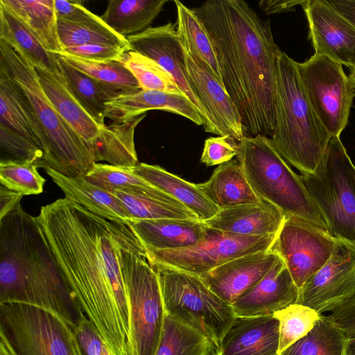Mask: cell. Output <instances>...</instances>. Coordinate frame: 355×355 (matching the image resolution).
<instances>
[{"label":"cell","mask_w":355,"mask_h":355,"mask_svg":"<svg viewBox=\"0 0 355 355\" xmlns=\"http://www.w3.org/2000/svg\"><path fill=\"white\" fill-rule=\"evenodd\" d=\"M0 162H32L36 165L43 153L28 139L0 125Z\"/></svg>","instance_id":"ee69618b"},{"label":"cell","mask_w":355,"mask_h":355,"mask_svg":"<svg viewBox=\"0 0 355 355\" xmlns=\"http://www.w3.org/2000/svg\"><path fill=\"white\" fill-rule=\"evenodd\" d=\"M327 1L355 26V0H327Z\"/></svg>","instance_id":"f5cc1de1"},{"label":"cell","mask_w":355,"mask_h":355,"mask_svg":"<svg viewBox=\"0 0 355 355\" xmlns=\"http://www.w3.org/2000/svg\"><path fill=\"white\" fill-rule=\"evenodd\" d=\"M54 312L73 329L87 320L70 293L37 220L18 203L0 218V303Z\"/></svg>","instance_id":"3957f363"},{"label":"cell","mask_w":355,"mask_h":355,"mask_svg":"<svg viewBox=\"0 0 355 355\" xmlns=\"http://www.w3.org/2000/svg\"><path fill=\"white\" fill-rule=\"evenodd\" d=\"M275 112L271 138L275 148L302 175L313 173L331 136L309 102L297 62L282 51L277 62Z\"/></svg>","instance_id":"5b68a950"},{"label":"cell","mask_w":355,"mask_h":355,"mask_svg":"<svg viewBox=\"0 0 355 355\" xmlns=\"http://www.w3.org/2000/svg\"><path fill=\"white\" fill-rule=\"evenodd\" d=\"M301 83L318 119L331 137H340L345 128L355 97V85L343 65L314 53L297 62Z\"/></svg>","instance_id":"8fae6325"},{"label":"cell","mask_w":355,"mask_h":355,"mask_svg":"<svg viewBox=\"0 0 355 355\" xmlns=\"http://www.w3.org/2000/svg\"><path fill=\"white\" fill-rule=\"evenodd\" d=\"M230 135L209 137L204 144L200 162L207 166L220 165L238 154L239 143Z\"/></svg>","instance_id":"f6af8a7d"},{"label":"cell","mask_w":355,"mask_h":355,"mask_svg":"<svg viewBox=\"0 0 355 355\" xmlns=\"http://www.w3.org/2000/svg\"><path fill=\"white\" fill-rule=\"evenodd\" d=\"M339 241L319 226L286 215L270 250L283 259L300 291L325 264Z\"/></svg>","instance_id":"4fadbf2b"},{"label":"cell","mask_w":355,"mask_h":355,"mask_svg":"<svg viewBox=\"0 0 355 355\" xmlns=\"http://www.w3.org/2000/svg\"><path fill=\"white\" fill-rule=\"evenodd\" d=\"M143 114L124 121L101 126L99 135L91 143L96 163L106 162L116 166L132 168L138 164L134 135Z\"/></svg>","instance_id":"83f0119b"},{"label":"cell","mask_w":355,"mask_h":355,"mask_svg":"<svg viewBox=\"0 0 355 355\" xmlns=\"http://www.w3.org/2000/svg\"><path fill=\"white\" fill-rule=\"evenodd\" d=\"M277 234L243 236L207 226L204 238L194 245L177 250H144L153 268H169L200 276L241 256L270 250Z\"/></svg>","instance_id":"7c38bea8"},{"label":"cell","mask_w":355,"mask_h":355,"mask_svg":"<svg viewBox=\"0 0 355 355\" xmlns=\"http://www.w3.org/2000/svg\"><path fill=\"white\" fill-rule=\"evenodd\" d=\"M300 178L329 233L355 248V166L340 137L330 138L314 172Z\"/></svg>","instance_id":"52a82bcc"},{"label":"cell","mask_w":355,"mask_h":355,"mask_svg":"<svg viewBox=\"0 0 355 355\" xmlns=\"http://www.w3.org/2000/svg\"><path fill=\"white\" fill-rule=\"evenodd\" d=\"M57 17L73 24L104 26L101 17L85 8L78 1L54 0Z\"/></svg>","instance_id":"c3c4849f"},{"label":"cell","mask_w":355,"mask_h":355,"mask_svg":"<svg viewBox=\"0 0 355 355\" xmlns=\"http://www.w3.org/2000/svg\"><path fill=\"white\" fill-rule=\"evenodd\" d=\"M351 75H350V78H352L354 85H355V67L351 69Z\"/></svg>","instance_id":"9f6ffc18"},{"label":"cell","mask_w":355,"mask_h":355,"mask_svg":"<svg viewBox=\"0 0 355 355\" xmlns=\"http://www.w3.org/2000/svg\"><path fill=\"white\" fill-rule=\"evenodd\" d=\"M177 10V32L183 46L197 53L223 83L216 51L209 34L192 9L174 1Z\"/></svg>","instance_id":"d590c367"},{"label":"cell","mask_w":355,"mask_h":355,"mask_svg":"<svg viewBox=\"0 0 355 355\" xmlns=\"http://www.w3.org/2000/svg\"><path fill=\"white\" fill-rule=\"evenodd\" d=\"M89 182L112 193L115 190H141L153 187L136 175L132 168L96 163L85 175Z\"/></svg>","instance_id":"b9f144b4"},{"label":"cell","mask_w":355,"mask_h":355,"mask_svg":"<svg viewBox=\"0 0 355 355\" xmlns=\"http://www.w3.org/2000/svg\"><path fill=\"white\" fill-rule=\"evenodd\" d=\"M112 193L121 202L130 221L160 218L198 220L187 207L166 193L150 194L117 189Z\"/></svg>","instance_id":"836d02e7"},{"label":"cell","mask_w":355,"mask_h":355,"mask_svg":"<svg viewBox=\"0 0 355 355\" xmlns=\"http://www.w3.org/2000/svg\"><path fill=\"white\" fill-rule=\"evenodd\" d=\"M58 30L62 49L70 46L101 44L119 46L130 51L127 39L115 33L107 25H81L58 19Z\"/></svg>","instance_id":"ab89813d"},{"label":"cell","mask_w":355,"mask_h":355,"mask_svg":"<svg viewBox=\"0 0 355 355\" xmlns=\"http://www.w3.org/2000/svg\"><path fill=\"white\" fill-rule=\"evenodd\" d=\"M286 215L272 204L261 200L220 209L214 217L204 221L208 227L224 233L243 236L277 234Z\"/></svg>","instance_id":"7402d4cb"},{"label":"cell","mask_w":355,"mask_h":355,"mask_svg":"<svg viewBox=\"0 0 355 355\" xmlns=\"http://www.w3.org/2000/svg\"><path fill=\"white\" fill-rule=\"evenodd\" d=\"M309 37L315 53L327 56L350 69L355 67V26L327 0L303 1Z\"/></svg>","instance_id":"2e32d148"},{"label":"cell","mask_w":355,"mask_h":355,"mask_svg":"<svg viewBox=\"0 0 355 355\" xmlns=\"http://www.w3.org/2000/svg\"><path fill=\"white\" fill-rule=\"evenodd\" d=\"M0 337L14 355H80L65 320L28 304L0 303Z\"/></svg>","instance_id":"30bf717a"},{"label":"cell","mask_w":355,"mask_h":355,"mask_svg":"<svg viewBox=\"0 0 355 355\" xmlns=\"http://www.w3.org/2000/svg\"><path fill=\"white\" fill-rule=\"evenodd\" d=\"M207 338L166 313L160 341L155 355H217Z\"/></svg>","instance_id":"e575fe53"},{"label":"cell","mask_w":355,"mask_h":355,"mask_svg":"<svg viewBox=\"0 0 355 355\" xmlns=\"http://www.w3.org/2000/svg\"><path fill=\"white\" fill-rule=\"evenodd\" d=\"M119 60L135 77L142 90L183 94L173 76L150 58L130 50Z\"/></svg>","instance_id":"f35d334b"},{"label":"cell","mask_w":355,"mask_h":355,"mask_svg":"<svg viewBox=\"0 0 355 355\" xmlns=\"http://www.w3.org/2000/svg\"><path fill=\"white\" fill-rule=\"evenodd\" d=\"M183 48L190 84L207 116L209 132L239 141L245 136L241 116L223 83L197 53Z\"/></svg>","instance_id":"9a60e30c"},{"label":"cell","mask_w":355,"mask_h":355,"mask_svg":"<svg viewBox=\"0 0 355 355\" xmlns=\"http://www.w3.org/2000/svg\"><path fill=\"white\" fill-rule=\"evenodd\" d=\"M355 296V248L339 241L325 264L299 291L296 304L320 315L332 313Z\"/></svg>","instance_id":"5bb4252c"},{"label":"cell","mask_w":355,"mask_h":355,"mask_svg":"<svg viewBox=\"0 0 355 355\" xmlns=\"http://www.w3.org/2000/svg\"><path fill=\"white\" fill-rule=\"evenodd\" d=\"M24 196L11 191L3 185L0 187V218L10 212L18 203L21 202Z\"/></svg>","instance_id":"f907efd6"},{"label":"cell","mask_w":355,"mask_h":355,"mask_svg":"<svg viewBox=\"0 0 355 355\" xmlns=\"http://www.w3.org/2000/svg\"><path fill=\"white\" fill-rule=\"evenodd\" d=\"M0 39L23 55L35 69L62 76L56 54L48 51L29 29L1 3Z\"/></svg>","instance_id":"f546056e"},{"label":"cell","mask_w":355,"mask_h":355,"mask_svg":"<svg viewBox=\"0 0 355 355\" xmlns=\"http://www.w3.org/2000/svg\"><path fill=\"white\" fill-rule=\"evenodd\" d=\"M326 316L346 335L355 334V296Z\"/></svg>","instance_id":"681fc988"},{"label":"cell","mask_w":355,"mask_h":355,"mask_svg":"<svg viewBox=\"0 0 355 355\" xmlns=\"http://www.w3.org/2000/svg\"><path fill=\"white\" fill-rule=\"evenodd\" d=\"M167 2V0H110L100 17L112 31L126 37L149 28Z\"/></svg>","instance_id":"1f68e13d"},{"label":"cell","mask_w":355,"mask_h":355,"mask_svg":"<svg viewBox=\"0 0 355 355\" xmlns=\"http://www.w3.org/2000/svg\"><path fill=\"white\" fill-rule=\"evenodd\" d=\"M49 52L62 51L54 0H0Z\"/></svg>","instance_id":"4dcf8cb0"},{"label":"cell","mask_w":355,"mask_h":355,"mask_svg":"<svg viewBox=\"0 0 355 355\" xmlns=\"http://www.w3.org/2000/svg\"><path fill=\"white\" fill-rule=\"evenodd\" d=\"M197 186L220 209L261 201L247 180L238 159L218 165L208 180Z\"/></svg>","instance_id":"484cf974"},{"label":"cell","mask_w":355,"mask_h":355,"mask_svg":"<svg viewBox=\"0 0 355 355\" xmlns=\"http://www.w3.org/2000/svg\"><path fill=\"white\" fill-rule=\"evenodd\" d=\"M0 70L16 85L40 128L44 152L37 167L68 177H85L96 164L91 146L54 108L42 89L35 68L2 40Z\"/></svg>","instance_id":"277c9868"},{"label":"cell","mask_w":355,"mask_h":355,"mask_svg":"<svg viewBox=\"0 0 355 355\" xmlns=\"http://www.w3.org/2000/svg\"><path fill=\"white\" fill-rule=\"evenodd\" d=\"M56 55L69 92L98 124L101 126L105 125L107 112L106 103L123 94L76 69L61 55Z\"/></svg>","instance_id":"f1b7e54d"},{"label":"cell","mask_w":355,"mask_h":355,"mask_svg":"<svg viewBox=\"0 0 355 355\" xmlns=\"http://www.w3.org/2000/svg\"><path fill=\"white\" fill-rule=\"evenodd\" d=\"M346 335L326 315L313 328L279 355H344Z\"/></svg>","instance_id":"8d00e7d4"},{"label":"cell","mask_w":355,"mask_h":355,"mask_svg":"<svg viewBox=\"0 0 355 355\" xmlns=\"http://www.w3.org/2000/svg\"><path fill=\"white\" fill-rule=\"evenodd\" d=\"M272 315L279 321V355L305 336L320 317L314 309L296 303L273 313Z\"/></svg>","instance_id":"60d3db41"},{"label":"cell","mask_w":355,"mask_h":355,"mask_svg":"<svg viewBox=\"0 0 355 355\" xmlns=\"http://www.w3.org/2000/svg\"><path fill=\"white\" fill-rule=\"evenodd\" d=\"M133 172L149 184L164 191L192 211L204 222L220 209L198 187L157 165L138 163Z\"/></svg>","instance_id":"d4e9b609"},{"label":"cell","mask_w":355,"mask_h":355,"mask_svg":"<svg viewBox=\"0 0 355 355\" xmlns=\"http://www.w3.org/2000/svg\"><path fill=\"white\" fill-rule=\"evenodd\" d=\"M35 69L42 89L54 108L67 124L91 146V143L99 135L101 125L89 116L71 94L62 76L45 69Z\"/></svg>","instance_id":"4316f807"},{"label":"cell","mask_w":355,"mask_h":355,"mask_svg":"<svg viewBox=\"0 0 355 355\" xmlns=\"http://www.w3.org/2000/svg\"><path fill=\"white\" fill-rule=\"evenodd\" d=\"M120 263L137 355H155L166 314L158 275L137 236L122 248Z\"/></svg>","instance_id":"ba28073f"},{"label":"cell","mask_w":355,"mask_h":355,"mask_svg":"<svg viewBox=\"0 0 355 355\" xmlns=\"http://www.w3.org/2000/svg\"><path fill=\"white\" fill-rule=\"evenodd\" d=\"M277 257L270 249L243 255L200 277L219 297L232 305L266 275Z\"/></svg>","instance_id":"d6986e66"},{"label":"cell","mask_w":355,"mask_h":355,"mask_svg":"<svg viewBox=\"0 0 355 355\" xmlns=\"http://www.w3.org/2000/svg\"><path fill=\"white\" fill-rule=\"evenodd\" d=\"M73 331L80 355H114L88 320Z\"/></svg>","instance_id":"7dc6e473"},{"label":"cell","mask_w":355,"mask_h":355,"mask_svg":"<svg viewBox=\"0 0 355 355\" xmlns=\"http://www.w3.org/2000/svg\"><path fill=\"white\" fill-rule=\"evenodd\" d=\"M344 355H355V334L346 335Z\"/></svg>","instance_id":"db71d44e"},{"label":"cell","mask_w":355,"mask_h":355,"mask_svg":"<svg viewBox=\"0 0 355 355\" xmlns=\"http://www.w3.org/2000/svg\"><path fill=\"white\" fill-rule=\"evenodd\" d=\"M0 182L24 196L42 193L46 180L35 163L0 162Z\"/></svg>","instance_id":"7bdbcfd3"},{"label":"cell","mask_w":355,"mask_h":355,"mask_svg":"<svg viewBox=\"0 0 355 355\" xmlns=\"http://www.w3.org/2000/svg\"><path fill=\"white\" fill-rule=\"evenodd\" d=\"M45 171L68 200L98 216L128 225L130 217L121 202L112 193L89 182L85 177H68L49 168Z\"/></svg>","instance_id":"cb8c5ba5"},{"label":"cell","mask_w":355,"mask_h":355,"mask_svg":"<svg viewBox=\"0 0 355 355\" xmlns=\"http://www.w3.org/2000/svg\"><path fill=\"white\" fill-rule=\"evenodd\" d=\"M298 295V288L278 255L266 275L231 306L237 317L269 315L295 304Z\"/></svg>","instance_id":"ac0fdd59"},{"label":"cell","mask_w":355,"mask_h":355,"mask_svg":"<svg viewBox=\"0 0 355 355\" xmlns=\"http://www.w3.org/2000/svg\"><path fill=\"white\" fill-rule=\"evenodd\" d=\"M303 1L269 0L259 2L260 8L266 14H274L291 10L297 5L302 4Z\"/></svg>","instance_id":"816d5d0a"},{"label":"cell","mask_w":355,"mask_h":355,"mask_svg":"<svg viewBox=\"0 0 355 355\" xmlns=\"http://www.w3.org/2000/svg\"><path fill=\"white\" fill-rule=\"evenodd\" d=\"M128 50L116 46L89 44L63 49L60 54H66L90 62H108L119 60Z\"/></svg>","instance_id":"bcb514c9"},{"label":"cell","mask_w":355,"mask_h":355,"mask_svg":"<svg viewBox=\"0 0 355 355\" xmlns=\"http://www.w3.org/2000/svg\"><path fill=\"white\" fill-rule=\"evenodd\" d=\"M0 355H14L2 338H1L0 340Z\"/></svg>","instance_id":"11a10c76"},{"label":"cell","mask_w":355,"mask_h":355,"mask_svg":"<svg viewBox=\"0 0 355 355\" xmlns=\"http://www.w3.org/2000/svg\"><path fill=\"white\" fill-rule=\"evenodd\" d=\"M193 11L210 35L223 85L245 136H272L278 58L269 21L242 0H208Z\"/></svg>","instance_id":"7a4b0ae2"},{"label":"cell","mask_w":355,"mask_h":355,"mask_svg":"<svg viewBox=\"0 0 355 355\" xmlns=\"http://www.w3.org/2000/svg\"><path fill=\"white\" fill-rule=\"evenodd\" d=\"M237 159L252 189L285 215L327 230V223L300 175L288 165L267 136H244L239 141Z\"/></svg>","instance_id":"8992f818"},{"label":"cell","mask_w":355,"mask_h":355,"mask_svg":"<svg viewBox=\"0 0 355 355\" xmlns=\"http://www.w3.org/2000/svg\"><path fill=\"white\" fill-rule=\"evenodd\" d=\"M60 55L76 69L95 80L114 87L123 95L141 90L135 77L119 60L96 62L66 54Z\"/></svg>","instance_id":"74e56055"},{"label":"cell","mask_w":355,"mask_h":355,"mask_svg":"<svg viewBox=\"0 0 355 355\" xmlns=\"http://www.w3.org/2000/svg\"><path fill=\"white\" fill-rule=\"evenodd\" d=\"M107 118L112 122L124 121L147 111L159 110L184 116L205 129L207 122L200 110L184 94L140 90L121 95L106 103Z\"/></svg>","instance_id":"ffe728a7"},{"label":"cell","mask_w":355,"mask_h":355,"mask_svg":"<svg viewBox=\"0 0 355 355\" xmlns=\"http://www.w3.org/2000/svg\"><path fill=\"white\" fill-rule=\"evenodd\" d=\"M125 38L131 51L155 61L173 76L181 92L205 118L207 125L205 130L209 132V122L202 105L191 86L184 50L175 25L168 22L162 26L150 27Z\"/></svg>","instance_id":"e0dca14e"},{"label":"cell","mask_w":355,"mask_h":355,"mask_svg":"<svg viewBox=\"0 0 355 355\" xmlns=\"http://www.w3.org/2000/svg\"><path fill=\"white\" fill-rule=\"evenodd\" d=\"M279 321L272 315L236 317L217 355H279Z\"/></svg>","instance_id":"44dd1931"},{"label":"cell","mask_w":355,"mask_h":355,"mask_svg":"<svg viewBox=\"0 0 355 355\" xmlns=\"http://www.w3.org/2000/svg\"><path fill=\"white\" fill-rule=\"evenodd\" d=\"M36 218L64 283L110 350L137 355L120 263L132 230L65 198L42 207Z\"/></svg>","instance_id":"6da1fadb"},{"label":"cell","mask_w":355,"mask_h":355,"mask_svg":"<svg viewBox=\"0 0 355 355\" xmlns=\"http://www.w3.org/2000/svg\"><path fill=\"white\" fill-rule=\"evenodd\" d=\"M0 125L28 139L42 151L44 156L43 139L32 112L16 85L1 70Z\"/></svg>","instance_id":"d6a6232c"},{"label":"cell","mask_w":355,"mask_h":355,"mask_svg":"<svg viewBox=\"0 0 355 355\" xmlns=\"http://www.w3.org/2000/svg\"><path fill=\"white\" fill-rule=\"evenodd\" d=\"M128 225L144 249L177 250L194 245L204 238L207 225L200 220H135Z\"/></svg>","instance_id":"603a6c76"},{"label":"cell","mask_w":355,"mask_h":355,"mask_svg":"<svg viewBox=\"0 0 355 355\" xmlns=\"http://www.w3.org/2000/svg\"><path fill=\"white\" fill-rule=\"evenodd\" d=\"M154 269L166 313L204 336L218 350L236 317L232 306L200 276L169 268Z\"/></svg>","instance_id":"9c48e42d"}]
</instances>
